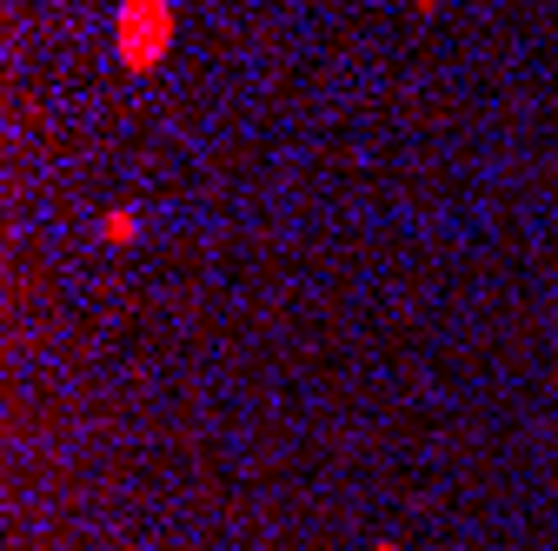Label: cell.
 I'll return each instance as SVG.
<instances>
[{"label": "cell", "mask_w": 558, "mask_h": 551, "mask_svg": "<svg viewBox=\"0 0 558 551\" xmlns=\"http://www.w3.org/2000/svg\"><path fill=\"white\" fill-rule=\"evenodd\" d=\"M180 40V0H120L113 8V60L120 74H160Z\"/></svg>", "instance_id": "cell-1"}, {"label": "cell", "mask_w": 558, "mask_h": 551, "mask_svg": "<svg viewBox=\"0 0 558 551\" xmlns=\"http://www.w3.org/2000/svg\"><path fill=\"white\" fill-rule=\"evenodd\" d=\"M140 233H147V220H140L133 206H100V213H94V240L100 246H133Z\"/></svg>", "instance_id": "cell-2"}]
</instances>
